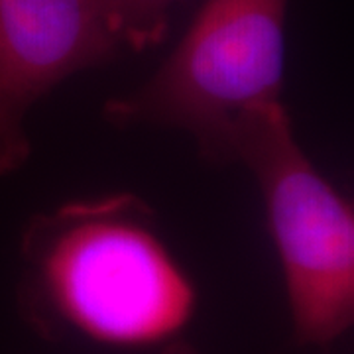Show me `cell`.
<instances>
[{"instance_id": "6da1fadb", "label": "cell", "mask_w": 354, "mask_h": 354, "mask_svg": "<svg viewBox=\"0 0 354 354\" xmlns=\"http://www.w3.org/2000/svg\"><path fill=\"white\" fill-rule=\"evenodd\" d=\"M22 258L30 304H46L97 342L167 341L195 311V288L162 241L156 213L132 193L30 218Z\"/></svg>"}, {"instance_id": "7a4b0ae2", "label": "cell", "mask_w": 354, "mask_h": 354, "mask_svg": "<svg viewBox=\"0 0 354 354\" xmlns=\"http://www.w3.org/2000/svg\"><path fill=\"white\" fill-rule=\"evenodd\" d=\"M228 158L262 191L297 342L341 339L354 321L353 205L311 164L281 101L239 114Z\"/></svg>"}, {"instance_id": "3957f363", "label": "cell", "mask_w": 354, "mask_h": 354, "mask_svg": "<svg viewBox=\"0 0 354 354\" xmlns=\"http://www.w3.org/2000/svg\"><path fill=\"white\" fill-rule=\"evenodd\" d=\"M288 2L205 0L162 67L106 102V118L183 130L205 160L230 164L228 136L239 114L281 97Z\"/></svg>"}, {"instance_id": "277c9868", "label": "cell", "mask_w": 354, "mask_h": 354, "mask_svg": "<svg viewBox=\"0 0 354 354\" xmlns=\"http://www.w3.org/2000/svg\"><path fill=\"white\" fill-rule=\"evenodd\" d=\"M124 48L97 0H0V177L28 162L32 106Z\"/></svg>"}, {"instance_id": "5b68a950", "label": "cell", "mask_w": 354, "mask_h": 354, "mask_svg": "<svg viewBox=\"0 0 354 354\" xmlns=\"http://www.w3.org/2000/svg\"><path fill=\"white\" fill-rule=\"evenodd\" d=\"M114 34L127 50L162 44L171 14L185 0H97Z\"/></svg>"}, {"instance_id": "8992f818", "label": "cell", "mask_w": 354, "mask_h": 354, "mask_svg": "<svg viewBox=\"0 0 354 354\" xmlns=\"http://www.w3.org/2000/svg\"><path fill=\"white\" fill-rule=\"evenodd\" d=\"M162 354H199V351L185 341H171L169 344H165Z\"/></svg>"}]
</instances>
